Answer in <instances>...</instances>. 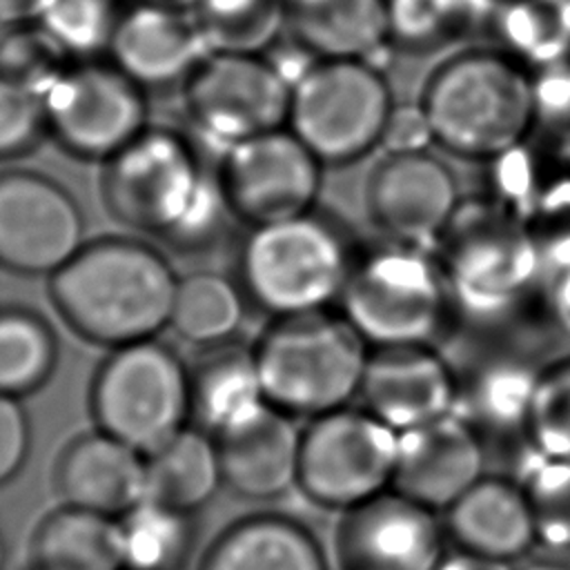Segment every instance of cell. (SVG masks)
Wrapping results in <instances>:
<instances>
[{"label": "cell", "mask_w": 570, "mask_h": 570, "mask_svg": "<svg viewBox=\"0 0 570 570\" xmlns=\"http://www.w3.org/2000/svg\"><path fill=\"white\" fill-rule=\"evenodd\" d=\"M29 570H36V568H29Z\"/></svg>", "instance_id": "obj_45"}, {"label": "cell", "mask_w": 570, "mask_h": 570, "mask_svg": "<svg viewBox=\"0 0 570 570\" xmlns=\"http://www.w3.org/2000/svg\"><path fill=\"white\" fill-rule=\"evenodd\" d=\"M285 29L314 58H365L392 33L390 0H283Z\"/></svg>", "instance_id": "obj_24"}, {"label": "cell", "mask_w": 570, "mask_h": 570, "mask_svg": "<svg viewBox=\"0 0 570 570\" xmlns=\"http://www.w3.org/2000/svg\"><path fill=\"white\" fill-rule=\"evenodd\" d=\"M436 570H514V566L494 561V559H485V557H476L470 552L452 550V552L443 554Z\"/></svg>", "instance_id": "obj_40"}, {"label": "cell", "mask_w": 570, "mask_h": 570, "mask_svg": "<svg viewBox=\"0 0 570 570\" xmlns=\"http://www.w3.org/2000/svg\"><path fill=\"white\" fill-rule=\"evenodd\" d=\"M485 474L479 430L454 412L399 432L392 490L443 512Z\"/></svg>", "instance_id": "obj_16"}, {"label": "cell", "mask_w": 570, "mask_h": 570, "mask_svg": "<svg viewBox=\"0 0 570 570\" xmlns=\"http://www.w3.org/2000/svg\"><path fill=\"white\" fill-rule=\"evenodd\" d=\"M223 485L247 501H274L296 490L301 428L258 401L214 434Z\"/></svg>", "instance_id": "obj_18"}, {"label": "cell", "mask_w": 570, "mask_h": 570, "mask_svg": "<svg viewBox=\"0 0 570 570\" xmlns=\"http://www.w3.org/2000/svg\"><path fill=\"white\" fill-rule=\"evenodd\" d=\"M419 107L434 145L459 158L490 160L530 134L539 116V91L512 56L468 49L430 73Z\"/></svg>", "instance_id": "obj_3"}, {"label": "cell", "mask_w": 570, "mask_h": 570, "mask_svg": "<svg viewBox=\"0 0 570 570\" xmlns=\"http://www.w3.org/2000/svg\"><path fill=\"white\" fill-rule=\"evenodd\" d=\"M338 301L370 347L432 345L448 318L450 289L432 261L396 245L356 261Z\"/></svg>", "instance_id": "obj_8"}, {"label": "cell", "mask_w": 570, "mask_h": 570, "mask_svg": "<svg viewBox=\"0 0 570 570\" xmlns=\"http://www.w3.org/2000/svg\"><path fill=\"white\" fill-rule=\"evenodd\" d=\"M316 532L281 512H256L225 525L196 570H330Z\"/></svg>", "instance_id": "obj_23"}, {"label": "cell", "mask_w": 570, "mask_h": 570, "mask_svg": "<svg viewBox=\"0 0 570 570\" xmlns=\"http://www.w3.org/2000/svg\"><path fill=\"white\" fill-rule=\"evenodd\" d=\"M85 243L76 198L51 176L0 171V267L22 276H51Z\"/></svg>", "instance_id": "obj_13"}, {"label": "cell", "mask_w": 570, "mask_h": 570, "mask_svg": "<svg viewBox=\"0 0 570 570\" xmlns=\"http://www.w3.org/2000/svg\"><path fill=\"white\" fill-rule=\"evenodd\" d=\"M392 111L390 85L365 58H314L292 78L285 127L323 167L347 165L383 142Z\"/></svg>", "instance_id": "obj_6"}, {"label": "cell", "mask_w": 570, "mask_h": 570, "mask_svg": "<svg viewBox=\"0 0 570 570\" xmlns=\"http://www.w3.org/2000/svg\"><path fill=\"white\" fill-rule=\"evenodd\" d=\"M209 53L189 9L134 0L116 24L107 58L145 91L180 85Z\"/></svg>", "instance_id": "obj_19"}, {"label": "cell", "mask_w": 570, "mask_h": 570, "mask_svg": "<svg viewBox=\"0 0 570 570\" xmlns=\"http://www.w3.org/2000/svg\"><path fill=\"white\" fill-rule=\"evenodd\" d=\"M539 546L570 552V461L537 459L523 474Z\"/></svg>", "instance_id": "obj_34"}, {"label": "cell", "mask_w": 570, "mask_h": 570, "mask_svg": "<svg viewBox=\"0 0 570 570\" xmlns=\"http://www.w3.org/2000/svg\"><path fill=\"white\" fill-rule=\"evenodd\" d=\"M189 11L209 51L263 53L285 29L283 0H196Z\"/></svg>", "instance_id": "obj_31"}, {"label": "cell", "mask_w": 570, "mask_h": 570, "mask_svg": "<svg viewBox=\"0 0 570 570\" xmlns=\"http://www.w3.org/2000/svg\"><path fill=\"white\" fill-rule=\"evenodd\" d=\"M245 303L238 278L198 269L178 276L169 327L196 347H214L234 338L245 318Z\"/></svg>", "instance_id": "obj_28"}, {"label": "cell", "mask_w": 570, "mask_h": 570, "mask_svg": "<svg viewBox=\"0 0 570 570\" xmlns=\"http://www.w3.org/2000/svg\"><path fill=\"white\" fill-rule=\"evenodd\" d=\"M73 58L38 24L7 29L0 40V71L45 94Z\"/></svg>", "instance_id": "obj_35"}, {"label": "cell", "mask_w": 570, "mask_h": 570, "mask_svg": "<svg viewBox=\"0 0 570 570\" xmlns=\"http://www.w3.org/2000/svg\"><path fill=\"white\" fill-rule=\"evenodd\" d=\"M383 142L390 151H416L432 142L421 107H394Z\"/></svg>", "instance_id": "obj_38"}, {"label": "cell", "mask_w": 570, "mask_h": 570, "mask_svg": "<svg viewBox=\"0 0 570 570\" xmlns=\"http://www.w3.org/2000/svg\"><path fill=\"white\" fill-rule=\"evenodd\" d=\"M51 0H0V27L13 29L42 18Z\"/></svg>", "instance_id": "obj_39"}, {"label": "cell", "mask_w": 570, "mask_h": 570, "mask_svg": "<svg viewBox=\"0 0 570 570\" xmlns=\"http://www.w3.org/2000/svg\"><path fill=\"white\" fill-rule=\"evenodd\" d=\"M191 419L212 436L263 401L252 345L234 341L205 347L189 367Z\"/></svg>", "instance_id": "obj_27"}, {"label": "cell", "mask_w": 570, "mask_h": 570, "mask_svg": "<svg viewBox=\"0 0 570 570\" xmlns=\"http://www.w3.org/2000/svg\"><path fill=\"white\" fill-rule=\"evenodd\" d=\"M191 517L151 499L122 512L116 519L122 570H185L194 552Z\"/></svg>", "instance_id": "obj_29"}, {"label": "cell", "mask_w": 570, "mask_h": 570, "mask_svg": "<svg viewBox=\"0 0 570 570\" xmlns=\"http://www.w3.org/2000/svg\"><path fill=\"white\" fill-rule=\"evenodd\" d=\"M223 485L216 439L198 425H185L145 454V499L194 514Z\"/></svg>", "instance_id": "obj_25"}, {"label": "cell", "mask_w": 570, "mask_h": 570, "mask_svg": "<svg viewBox=\"0 0 570 570\" xmlns=\"http://www.w3.org/2000/svg\"><path fill=\"white\" fill-rule=\"evenodd\" d=\"M354 263L343 236L309 212L252 227L238 252V283L274 318L305 314L341 298Z\"/></svg>", "instance_id": "obj_5"}, {"label": "cell", "mask_w": 570, "mask_h": 570, "mask_svg": "<svg viewBox=\"0 0 570 570\" xmlns=\"http://www.w3.org/2000/svg\"><path fill=\"white\" fill-rule=\"evenodd\" d=\"M0 570H4V539L0 532Z\"/></svg>", "instance_id": "obj_43"}, {"label": "cell", "mask_w": 570, "mask_h": 570, "mask_svg": "<svg viewBox=\"0 0 570 570\" xmlns=\"http://www.w3.org/2000/svg\"><path fill=\"white\" fill-rule=\"evenodd\" d=\"M445 539L439 512L390 488L338 512L330 559L334 570H436Z\"/></svg>", "instance_id": "obj_14"}, {"label": "cell", "mask_w": 570, "mask_h": 570, "mask_svg": "<svg viewBox=\"0 0 570 570\" xmlns=\"http://www.w3.org/2000/svg\"><path fill=\"white\" fill-rule=\"evenodd\" d=\"M523 432L537 456L570 461V356L534 376Z\"/></svg>", "instance_id": "obj_32"}, {"label": "cell", "mask_w": 570, "mask_h": 570, "mask_svg": "<svg viewBox=\"0 0 570 570\" xmlns=\"http://www.w3.org/2000/svg\"><path fill=\"white\" fill-rule=\"evenodd\" d=\"M488 2H494L499 7H505V4H514V2H523V0H488Z\"/></svg>", "instance_id": "obj_44"}, {"label": "cell", "mask_w": 570, "mask_h": 570, "mask_svg": "<svg viewBox=\"0 0 570 570\" xmlns=\"http://www.w3.org/2000/svg\"><path fill=\"white\" fill-rule=\"evenodd\" d=\"M459 207L452 171L428 149L387 151L365 183L372 225L403 247L421 249L443 238Z\"/></svg>", "instance_id": "obj_15"}, {"label": "cell", "mask_w": 570, "mask_h": 570, "mask_svg": "<svg viewBox=\"0 0 570 570\" xmlns=\"http://www.w3.org/2000/svg\"><path fill=\"white\" fill-rule=\"evenodd\" d=\"M29 450L31 425L20 399L0 394V485L18 476Z\"/></svg>", "instance_id": "obj_37"}, {"label": "cell", "mask_w": 570, "mask_h": 570, "mask_svg": "<svg viewBox=\"0 0 570 570\" xmlns=\"http://www.w3.org/2000/svg\"><path fill=\"white\" fill-rule=\"evenodd\" d=\"M89 410L98 430L149 454L189 425V367L156 336L111 347L91 379Z\"/></svg>", "instance_id": "obj_7"}, {"label": "cell", "mask_w": 570, "mask_h": 570, "mask_svg": "<svg viewBox=\"0 0 570 570\" xmlns=\"http://www.w3.org/2000/svg\"><path fill=\"white\" fill-rule=\"evenodd\" d=\"M47 136L42 94L0 71V160L31 154Z\"/></svg>", "instance_id": "obj_36"}, {"label": "cell", "mask_w": 570, "mask_h": 570, "mask_svg": "<svg viewBox=\"0 0 570 570\" xmlns=\"http://www.w3.org/2000/svg\"><path fill=\"white\" fill-rule=\"evenodd\" d=\"M448 238L445 281L461 298L488 307L512 298L534 269V249L519 225L501 216L456 218L443 234Z\"/></svg>", "instance_id": "obj_20"}, {"label": "cell", "mask_w": 570, "mask_h": 570, "mask_svg": "<svg viewBox=\"0 0 570 570\" xmlns=\"http://www.w3.org/2000/svg\"><path fill=\"white\" fill-rule=\"evenodd\" d=\"M100 165L107 212L176 252L207 247L229 214L216 174L207 171L194 140L180 131L147 127Z\"/></svg>", "instance_id": "obj_1"}, {"label": "cell", "mask_w": 570, "mask_h": 570, "mask_svg": "<svg viewBox=\"0 0 570 570\" xmlns=\"http://www.w3.org/2000/svg\"><path fill=\"white\" fill-rule=\"evenodd\" d=\"M53 483L62 503L118 519L145 499V454L96 428L60 450Z\"/></svg>", "instance_id": "obj_22"}, {"label": "cell", "mask_w": 570, "mask_h": 570, "mask_svg": "<svg viewBox=\"0 0 570 570\" xmlns=\"http://www.w3.org/2000/svg\"><path fill=\"white\" fill-rule=\"evenodd\" d=\"M514 570H570V563L557 557H541V559H530Z\"/></svg>", "instance_id": "obj_41"}, {"label": "cell", "mask_w": 570, "mask_h": 570, "mask_svg": "<svg viewBox=\"0 0 570 570\" xmlns=\"http://www.w3.org/2000/svg\"><path fill=\"white\" fill-rule=\"evenodd\" d=\"M372 416L394 432L450 414L459 385L432 345L370 347L356 394Z\"/></svg>", "instance_id": "obj_17"}, {"label": "cell", "mask_w": 570, "mask_h": 570, "mask_svg": "<svg viewBox=\"0 0 570 570\" xmlns=\"http://www.w3.org/2000/svg\"><path fill=\"white\" fill-rule=\"evenodd\" d=\"M42 100L49 136L80 160L105 163L149 127L147 91L109 58L69 62Z\"/></svg>", "instance_id": "obj_10"}, {"label": "cell", "mask_w": 570, "mask_h": 570, "mask_svg": "<svg viewBox=\"0 0 570 570\" xmlns=\"http://www.w3.org/2000/svg\"><path fill=\"white\" fill-rule=\"evenodd\" d=\"M178 274L149 243L100 236L49 276V298L80 338L118 347L169 327Z\"/></svg>", "instance_id": "obj_2"}, {"label": "cell", "mask_w": 570, "mask_h": 570, "mask_svg": "<svg viewBox=\"0 0 570 570\" xmlns=\"http://www.w3.org/2000/svg\"><path fill=\"white\" fill-rule=\"evenodd\" d=\"M252 354L263 401L309 421L358 394L370 345L343 314L316 309L276 316Z\"/></svg>", "instance_id": "obj_4"}, {"label": "cell", "mask_w": 570, "mask_h": 570, "mask_svg": "<svg viewBox=\"0 0 570 570\" xmlns=\"http://www.w3.org/2000/svg\"><path fill=\"white\" fill-rule=\"evenodd\" d=\"M399 432L363 407H338L301 430L296 490L316 508L350 510L392 488Z\"/></svg>", "instance_id": "obj_9"}, {"label": "cell", "mask_w": 570, "mask_h": 570, "mask_svg": "<svg viewBox=\"0 0 570 570\" xmlns=\"http://www.w3.org/2000/svg\"><path fill=\"white\" fill-rule=\"evenodd\" d=\"M140 2H154V4H167V7H178V9H191L196 0H140Z\"/></svg>", "instance_id": "obj_42"}, {"label": "cell", "mask_w": 570, "mask_h": 570, "mask_svg": "<svg viewBox=\"0 0 570 570\" xmlns=\"http://www.w3.org/2000/svg\"><path fill=\"white\" fill-rule=\"evenodd\" d=\"M56 365L58 338L49 321L29 307H0V394H33L51 379Z\"/></svg>", "instance_id": "obj_30"}, {"label": "cell", "mask_w": 570, "mask_h": 570, "mask_svg": "<svg viewBox=\"0 0 570 570\" xmlns=\"http://www.w3.org/2000/svg\"><path fill=\"white\" fill-rule=\"evenodd\" d=\"M29 554L36 570H122L118 521L62 503L36 523Z\"/></svg>", "instance_id": "obj_26"}, {"label": "cell", "mask_w": 570, "mask_h": 570, "mask_svg": "<svg viewBox=\"0 0 570 570\" xmlns=\"http://www.w3.org/2000/svg\"><path fill=\"white\" fill-rule=\"evenodd\" d=\"M454 550L517 563L539 546L532 510L521 481L483 474L443 512Z\"/></svg>", "instance_id": "obj_21"}, {"label": "cell", "mask_w": 570, "mask_h": 570, "mask_svg": "<svg viewBox=\"0 0 570 570\" xmlns=\"http://www.w3.org/2000/svg\"><path fill=\"white\" fill-rule=\"evenodd\" d=\"M321 171L318 158L283 127L225 147L216 180L229 214L258 227L309 214Z\"/></svg>", "instance_id": "obj_12"}, {"label": "cell", "mask_w": 570, "mask_h": 570, "mask_svg": "<svg viewBox=\"0 0 570 570\" xmlns=\"http://www.w3.org/2000/svg\"><path fill=\"white\" fill-rule=\"evenodd\" d=\"M125 7L118 0H51L38 24L73 58H105Z\"/></svg>", "instance_id": "obj_33"}, {"label": "cell", "mask_w": 570, "mask_h": 570, "mask_svg": "<svg viewBox=\"0 0 570 570\" xmlns=\"http://www.w3.org/2000/svg\"><path fill=\"white\" fill-rule=\"evenodd\" d=\"M289 80L263 53L209 51L183 82L196 134L223 149L287 125Z\"/></svg>", "instance_id": "obj_11"}]
</instances>
